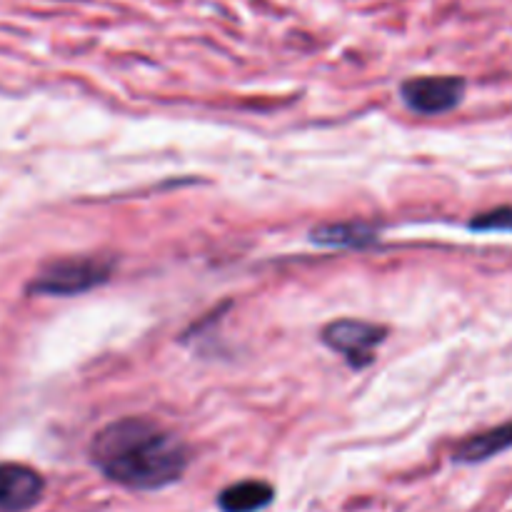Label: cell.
<instances>
[{
    "instance_id": "obj_2",
    "label": "cell",
    "mask_w": 512,
    "mask_h": 512,
    "mask_svg": "<svg viewBox=\"0 0 512 512\" xmlns=\"http://www.w3.org/2000/svg\"><path fill=\"white\" fill-rule=\"evenodd\" d=\"M113 270V255H73V258H60L45 265L35 275V280L30 283V293L70 298V295L88 293V290L108 283Z\"/></svg>"
},
{
    "instance_id": "obj_4",
    "label": "cell",
    "mask_w": 512,
    "mask_h": 512,
    "mask_svg": "<svg viewBox=\"0 0 512 512\" xmlns=\"http://www.w3.org/2000/svg\"><path fill=\"white\" fill-rule=\"evenodd\" d=\"M465 83L460 75H423L400 85V98L413 113L443 115L458 108L465 98Z\"/></svg>"
},
{
    "instance_id": "obj_8",
    "label": "cell",
    "mask_w": 512,
    "mask_h": 512,
    "mask_svg": "<svg viewBox=\"0 0 512 512\" xmlns=\"http://www.w3.org/2000/svg\"><path fill=\"white\" fill-rule=\"evenodd\" d=\"M313 243L328 245V248H365L375 243L378 230L365 223H340V225H323L310 233Z\"/></svg>"
},
{
    "instance_id": "obj_5",
    "label": "cell",
    "mask_w": 512,
    "mask_h": 512,
    "mask_svg": "<svg viewBox=\"0 0 512 512\" xmlns=\"http://www.w3.org/2000/svg\"><path fill=\"white\" fill-rule=\"evenodd\" d=\"M45 480L28 465L0 463V512H28L40 503Z\"/></svg>"
},
{
    "instance_id": "obj_1",
    "label": "cell",
    "mask_w": 512,
    "mask_h": 512,
    "mask_svg": "<svg viewBox=\"0 0 512 512\" xmlns=\"http://www.w3.org/2000/svg\"><path fill=\"white\" fill-rule=\"evenodd\" d=\"M90 460L105 478L123 488L160 490L183 478L190 448L158 420L120 418L95 433Z\"/></svg>"
},
{
    "instance_id": "obj_3",
    "label": "cell",
    "mask_w": 512,
    "mask_h": 512,
    "mask_svg": "<svg viewBox=\"0 0 512 512\" xmlns=\"http://www.w3.org/2000/svg\"><path fill=\"white\" fill-rule=\"evenodd\" d=\"M388 330L383 325L365 323V320H335L325 325L323 343L338 353L350 368L363 370L375 360V350L383 345Z\"/></svg>"
},
{
    "instance_id": "obj_9",
    "label": "cell",
    "mask_w": 512,
    "mask_h": 512,
    "mask_svg": "<svg viewBox=\"0 0 512 512\" xmlns=\"http://www.w3.org/2000/svg\"><path fill=\"white\" fill-rule=\"evenodd\" d=\"M470 228L480 233H512V205L475 215L470 220Z\"/></svg>"
},
{
    "instance_id": "obj_7",
    "label": "cell",
    "mask_w": 512,
    "mask_h": 512,
    "mask_svg": "<svg viewBox=\"0 0 512 512\" xmlns=\"http://www.w3.org/2000/svg\"><path fill=\"white\" fill-rule=\"evenodd\" d=\"M510 448L512 423H505L465 440V443L455 450V460H458V463H485V460L495 458V455L505 453V450Z\"/></svg>"
},
{
    "instance_id": "obj_6",
    "label": "cell",
    "mask_w": 512,
    "mask_h": 512,
    "mask_svg": "<svg viewBox=\"0 0 512 512\" xmlns=\"http://www.w3.org/2000/svg\"><path fill=\"white\" fill-rule=\"evenodd\" d=\"M275 500V490L263 480H243L218 495L220 512H260Z\"/></svg>"
}]
</instances>
